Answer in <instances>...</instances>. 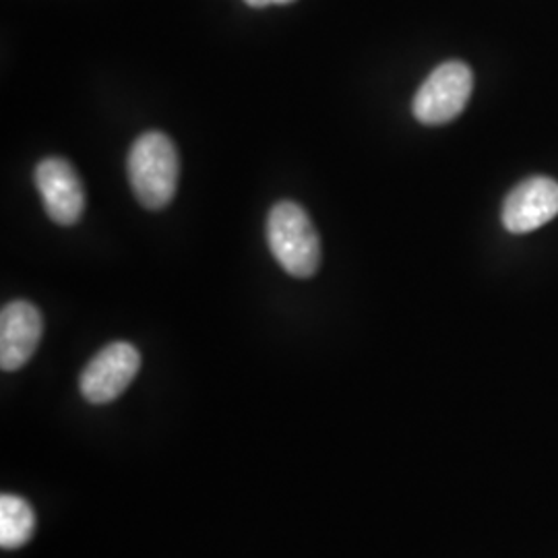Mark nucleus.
<instances>
[{
  "instance_id": "obj_4",
  "label": "nucleus",
  "mask_w": 558,
  "mask_h": 558,
  "mask_svg": "<svg viewBox=\"0 0 558 558\" xmlns=\"http://www.w3.org/2000/svg\"><path fill=\"white\" fill-rule=\"evenodd\" d=\"M141 368L140 350L129 341H112L87 362L80 377L83 398L104 405L124 393Z\"/></svg>"
},
{
  "instance_id": "obj_7",
  "label": "nucleus",
  "mask_w": 558,
  "mask_h": 558,
  "mask_svg": "<svg viewBox=\"0 0 558 558\" xmlns=\"http://www.w3.org/2000/svg\"><path fill=\"white\" fill-rule=\"evenodd\" d=\"M41 313L27 300H13L0 313V366L7 373L25 366L40 345Z\"/></svg>"
},
{
  "instance_id": "obj_3",
  "label": "nucleus",
  "mask_w": 558,
  "mask_h": 558,
  "mask_svg": "<svg viewBox=\"0 0 558 558\" xmlns=\"http://www.w3.org/2000/svg\"><path fill=\"white\" fill-rule=\"evenodd\" d=\"M472 89L474 75L465 62H442L420 85L418 94L412 101V112L422 124H447L463 112L472 96Z\"/></svg>"
},
{
  "instance_id": "obj_9",
  "label": "nucleus",
  "mask_w": 558,
  "mask_h": 558,
  "mask_svg": "<svg viewBox=\"0 0 558 558\" xmlns=\"http://www.w3.org/2000/svg\"><path fill=\"white\" fill-rule=\"evenodd\" d=\"M244 2L253 9H265V7H271V4H290L294 0H244Z\"/></svg>"
},
{
  "instance_id": "obj_6",
  "label": "nucleus",
  "mask_w": 558,
  "mask_h": 558,
  "mask_svg": "<svg viewBox=\"0 0 558 558\" xmlns=\"http://www.w3.org/2000/svg\"><path fill=\"white\" fill-rule=\"evenodd\" d=\"M558 216V182L534 177L518 184L502 203V226L511 234L538 230Z\"/></svg>"
},
{
  "instance_id": "obj_1",
  "label": "nucleus",
  "mask_w": 558,
  "mask_h": 558,
  "mask_svg": "<svg viewBox=\"0 0 558 558\" xmlns=\"http://www.w3.org/2000/svg\"><path fill=\"white\" fill-rule=\"evenodd\" d=\"M129 182L145 209L160 211L170 205L179 186L180 160L177 145L160 131L137 137L126 160Z\"/></svg>"
},
{
  "instance_id": "obj_5",
  "label": "nucleus",
  "mask_w": 558,
  "mask_h": 558,
  "mask_svg": "<svg viewBox=\"0 0 558 558\" xmlns=\"http://www.w3.org/2000/svg\"><path fill=\"white\" fill-rule=\"evenodd\" d=\"M46 216L59 226H75L85 209V189L77 170L64 158H46L34 172Z\"/></svg>"
},
{
  "instance_id": "obj_2",
  "label": "nucleus",
  "mask_w": 558,
  "mask_h": 558,
  "mask_svg": "<svg viewBox=\"0 0 558 558\" xmlns=\"http://www.w3.org/2000/svg\"><path fill=\"white\" fill-rule=\"evenodd\" d=\"M267 242L281 269L292 278H313L319 271V234L299 203L279 201L271 207Z\"/></svg>"
},
{
  "instance_id": "obj_8",
  "label": "nucleus",
  "mask_w": 558,
  "mask_h": 558,
  "mask_svg": "<svg viewBox=\"0 0 558 558\" xmlns=\"http://www.w3.org/2000/svg\"><path fill=\"white\" fill-rule=\"evenodd\" d=\"M36 530V515L32 505L17 495L0 497V546L21 548L25 546Z\"/></svg>"
}]
</instances>
